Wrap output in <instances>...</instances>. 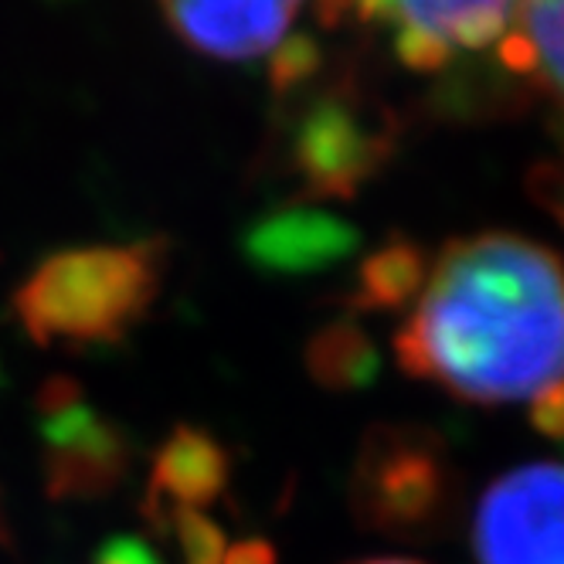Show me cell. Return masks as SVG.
<instances>
[{
	"label": "cell",
	"instance_id": "cell-8",
	"mask_svg": "<svg viewBox=\"0 0 564 564\" xmlns=\"http://www.w3.org/2000/svg\"><path fill=\"white\" fill-rule=\"evenodd\" d=\"M507 68L534 75L564 102V0H523L503 45Z\"/></svg>",
	"mask_w": 564,
	"mask_h": 564
},
{
	"label": "cell",
	"instance_id": "cell-12",
	"mask_svg": "<svg viewBox=\"0 0 564 564\" xmlns=\"http://www.w3.org/2000/svg\"><path fill=\"white\" fill-rule=\"evenodd\" d=\"M534 184L541 191V200L554 212V218L564 225V143H561V156L551 160L547 167H541L534 174Z\"/></svg>",
	"mask_w": 564,
	"mask_h": 564
},
{
	"label": "cell",
	"instance_id": "cell-10",
	"mask_svg": "<svg viewBox=\"0 0 564 564\" xmlns=\"http://www.w3.org/2000/svg\"><path fill=\"white\" fill-rule=\"evenodd\" d=\"M378 350L371 340L350 324H334L324 334H316L310 344V371L319 384L354 391L368 388L378 378Z\"/></svg>",
	"mask_w": 564,
	"mask_h": 564
},
{
	"label": "cell",
	"instance_id": "cell-7",
	"mask_svg": "<svg viewBox=\"0 0 564 564\" xmlns=\"http://www.w3.org/2000/svg\"><path fill=\"white\" fill-rule=\"evenodd\" d=\"M357 249V231L327 212H282L249 235V256L275 272H313Z\"/></svg>",
	"mask_w": 564,
	"mask_h": 564
},
{
	"label": "cell",
	"instance_id": "cell-9",
	"mask_svg": "<svg viewBox=\"0 0 564 564\" xmlns=\"http://www.w3.org/2000/svg\"><path fill=\"white\" fill-rule=\"evenodd\" d=\"M429 262L425 252L412 241H391L388 249L375 252L360 265V286H357V310H401L415 303L425 286Z\"/></svg>",
	"mask_w": 564,
	"mask_h": 564
},
{
	"label": "cell",
	"instance_id": "cell-6",
	"mask_svg": "<svg viewBox=\"0 0 564 564\" xmlns=\"http://www.w3.org/2000/svg\"><path fill=\"white\" fill-rule=\"evenodd\" d=\"M306 0H160L174 34L221 62L282 52Z\"/></svg>",
	"mask_w": 564,
	"mask_h": 564
},
{
	"label": "cell",
	"instance_id": "cell-1",
	"mask_svg": "<svg viewBox=\"0 0 564 564\" xmlns=\"http://www.w3.org/2000/svg\"><path fill=\"white\" fill-rule=\"evenodd\" d=\"M405 375L473 405L534 398L564 378V265L531 238H456L429 265L394 337Z\"/></svg>",
	"mask_w": 564,
	"mask_h": 564
},
{
	"label": "cell",
	"instance_id": "cell-4",
	"mask_svg": "<svg viewBox=\"0 0 564 564\" xmlns=\"http://www.w3.org/2000/svg\"><path fill=\"white\" fill-rule=\"evenodd\" d=\"M479 564H564V463L520 466L479 497Z\"/></svg>",
	"mask_w": 564,
	"mask_h": 564
},
{
	"label": "cell",
	"instance_id": "cell-13",
	"mask_svg": "<svg viewBox=\"0 0 564 564\" xmlns=\"http://www.w3.org/2000/svg\"><path fill=\"white\" fill-rule=\"evenodd\" d=\"M365 564H415V561H398V557H388V561H365Z\"/></svg>",
	"mask_w": 564,
	"mask_h": 564
},
{
	"label": "cell",
	"instance_id": "cell-3",
	"mask_svg": "<svg viewBox=\"0 0 564 564\" xmlns=\"http://www.w3.org/2000/svg\"><path fill=\"white\" fill-rule=\"evenodd\" d=\"M354 503L381 534L432 538L456 503L446 446L425 429H375L357 456Z\"/></svg>",
	"mask_w": 564,
	"mask_h": 564
},
{
	"label": "cell",
	"instance_id": "cell-11",
	"mask_svg": "<svg viewBox=\"0 0 564 564\" xmlns=\"http://www.w3.org/2000/svg\"><path fill=\"white\" fill-rule=\"evenodd\" d=\"M531 425L544 438L564 442V378L531 398Z\"/></svg>",
	"mask_w": 564,
	"mask_h": 564
},
{
	"label": "cell",
	"instance_id": "cell-2",
	"mask_svg": "<svg viewBox=\"0 0 564 564\" xmlns=\"http://www.w3.org/2000/svg\"><path fill=\"white\" fill-rule=\"evenodd\" d=\"M164 259V241L58 252L18 290V316L37 344H112L147 313L160 290Z\"/></svg>",
	"mask_w": 564,
	"mask_h": 564
},
{
	"label": "cell",
	"instance_id": "cell-5",
	"mask_svg": "<svg viewBox=\"0 0 564 564\" xmlns=\"http://www.w3.org/2000/svg\"><path fill=\"white\" fill-rule=\"evenodd\" d=\"M388 127L344 99L316 102L293 137V164L313 197H350L388 156Z\"/></svg>",
	"mask_w": 564,
	"mask_h": 564
}]
</instances>
